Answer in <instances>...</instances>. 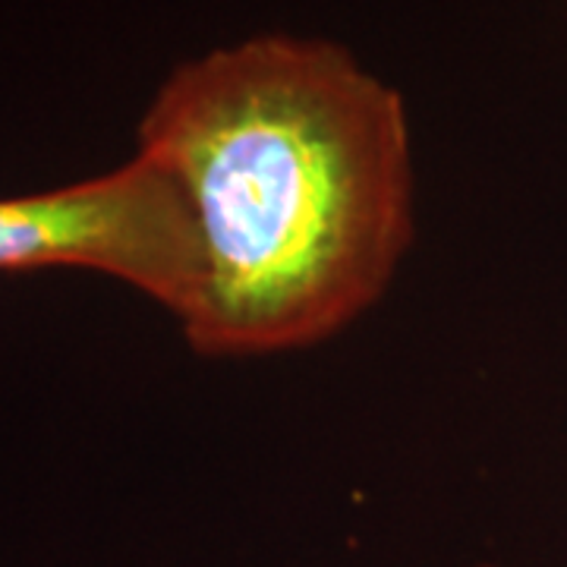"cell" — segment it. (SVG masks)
<instances>
[{"mask_svg": "<svg viewBox=\"0 0 567 567\" xmlns=\"http://www.w3.org/2000/svg\"><path fill=\"white\" fill-rule=\"evenodd\" d=\"M136 152L196 221L203 284L177 328L205 360L338 338L385 300L413 244L406 104L331 39L262 32L177 63Z\"/></svg>", "mask_w": 567, "mask_h": 567, "instance_id": "obj_1", "label": "cell"}, {"mask_svg": "<svg viewBox=\"0 0 567 567\" xmlns=\"http://www.w3.org/2000/svg\"><path fill=\"white\" fill-rule=\"evenodd\" d=\"M44 268L114 278L181 324L199 297L203 246L177 181L136 152L99 177L0 196V275Z\"/></svg>", "mask_w": 567, "mask_h": 567, "instance_id": "obj_2", "label": "cell"}]
</instances>
